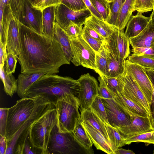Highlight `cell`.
<instances>
[{
    "label": "cell",
    "mask_w": 154,
    "mask_h": 154,
    "mask_svg": "<svg viewBox=\"0 0 154 154\" xmlns=\"http://www.w3.org/2000/svg\"><path fill=\"white\" fill-rule=\"evenodd\" d=\"M20 73L56 74L69 64L61 46L54 38L39 33L20 22Z\"/></svg>",
    "instance_id": "obj_1"
},
{
    "label": "cell",
    "mask_w": 154,
    "mask_h": 154,
    "mask_svg": "<svg viewBox=\"0 0 154 154\" xmlns=\"http://www.w3.org/2000/svg\"><path fill=\"white\" fill-rule=\"evenodd\" d=\"M79 91L80 85L77 80L47 74L28 88L24 97L41 96L55 105L58 100L64 94H72L77 97Z\"/></svg>",
    "instance_id": "obj_2"
},
{
    "label": "cell",
    "mask_w": 154,
    "mask_h": 154,
    "mask_svg": "<svg viewBox=\"0 0 154 154\" xmlns=\"http://www.w3.org/2000/svg\"><path fill=\"white\" fill-rule=\"evenodd\" d=\"M53 104L41 96L24 97L17 100L14 105L8 108L5 135L7 142L11 140L22 124L29 117Z\"/></svg>",
    "instance_id": "obj_3"
},
{
    "label": "cell",
    "mask_w": 154,
    "mask_h": 154,
    "mask_svg": "<svg viewBox=\"0 0 154 154\" xmlns=\"http://www.w3.org/2000/svg\"><path fill=\"white\" fill-rule=\"evenodd\" d=\"M55 106L59 131L63 133L72 132L77 120L81 117L77 97L72 94H64L58 100Z\"/></svg>",
    "instance_id": "obj_4"
},
{
    "label": "cell",
    "mask_w": 154,
    "mask_h": 154,
    "mask_svg": "<svg viewBox=\"0 0 154 154\" xmlns=\"http://www.w3.org/2000/svg\"><path fill=\"white\" fill-rule=\"evenodd\" d=\"M47 154H92L93 150L82 147L75 140L72 132H59L57 124L53 128L47 145Z\"/></svg>",
    "instance_id": "obj_5"
},
{
    "label": "cell",
    "mask_w": 154,
    "mask_h": 154,
    "mask_svg": "<svg viewBox=\"0 0 154 154\" xmlns=\"http://www.w3.org/2000/svg\"><path fill=\"white\" fill-rule=\"evenodd\" d=\"M57 122L55 108L41 117L31 127L29 132L31 140L35 147L42 150L43 154H47V147L51 132Z\"/></svg>",
    "instance_id": "obj_6"
},
{
    "label": "cell",
    "mask_w": 154,
    "mask_h": 154,
    "mask_svg": "<svg viewBox=\"0 0 154 154\" xmlns=\"http://www.w3.org/2000/svg\"><path fill=\"white\" fill-rule=\"evenodd\" d=\"M54 108L53 105L47 107L33 114L25 121L11 140L7 142L5 154H22L25 142L32 125L43 115Z\"/></svg>",
    "instance_id": "obj_7"
},
{
    "label": "cell",
    "mask_w": 154,
    "mask_h": 154,
    "mask_svg": "<svg viewBox=\"0 0 154 154\" xmlns=\"http://www.w3.org/2000/svg\"><path fill=\"white\" fill-rule=\"evenodd\" d=\"M72 54L71 61L75 66L95 69L96 54L81 35L69 38Z\"/></svg>",
    "instance_id": "obj_8"
},
{
    "label": "cell",
    "mask_w": 154,
    "mask_h": 154,
    "mask_svg": "<svg viewBox=\"0 0 154 154\" xmlns=\"http://www.w3.org/2000/svg\"><path fill=\"white\" fill-rule=\"evenodd\" d=\"M80 91L77 97L81 112L89 109L98 95V82L89 73L82 75L78 79Z\"/></svg>",
    "instance_id": "obj_9"
},
{
    "label": "cell",
    "mask_w": 154,
    "mask_h": 154,
    "mask_svg": "<svg viewBox=\"0 0 154 154\" xmlns=\"http://www.w3.org/2000/svg\"><path fill=\"white\" fill-rule=\"evenodd\" d=\"M55 22L65 30L71 22L82 26L87 18L92 15L88 9L75 11L62 4L55 6Z\"/></svg>",
    "instance_id": "obj_10"
},
{
    "label": "cell",
    "mask_w": 154,
    "mask_h": 154,
    "mask_svg": "<svg viewBox=\"0 0 154 154\" xmlns=\"http://www.w3.org/2000/svg\"><path fill=\"white\" fill-rule=\"evenodd\" d=\"M124 29L116 28L104 41L107 48L118 60H126L130 53V40Z\"/></svg>",
    "instance_id": "obj_11"
},
{
    "label": "cell",
    "mask_w": 154,
    "mask_h": 154,
    "mask_svg": "<svg viewBox=\"0 0 154 154\" xmlns=\"http://www.w3.org/2000/svg\"><path fill=\"white\" fill-rule=\"evenodd\" d=\"M102 100L110 125L116 128L128 125L131 123L132 116L118 103L114 98H102Z\"/></svg>",
    "instance_id": "obj_12"
},
{
    "label": "cell",
    "mask_w": 154,
    "mask_h": 154,
    "mask_svg": "<svg viewBox=\"0 0 154 154\" xmlns=\"http://www.w3.org/2000/svg\"><path fill=\"white\" fill-rule=\"evenodd\" d=\"M125 71L136 81L150 106L153 90L145 69L137 64L129 62L127 60L125 61Z\"/></svg>",
    "instance_id": "obj_13"
},
{
    "label": "cell",
    "mask_w": 154,
    "mask_h": 154,
    "mask_svg": "<svg viewBox=\"0 0 154 154\" xmlns=\"http://www.w3.org/2000/svg\"><path fill=\"white\" fill-rule=\"evenodd\" d=\"M121 77L124 84L122 94L145 109L149 116V105L136 81L125 71Z\"/></svg>",
    "instance_id": "obj_14"
},
{
    "label": "cell",
    "mask_w": 154,
    "mask_h": 154,
    "mask_svg": "<svg viewBox=\"0 0 154 154\" xmlns=\"http://www.w3.org/2000/svg\"><path fill=\"white\" fill-rule=\"evenodd\" d=\"M124 139L143 133L154 131L149 117L132 116L131 123L129 125L116 128Z\"/></svg>",
    "instance_id": "obj_15"
},
{
    "label": "cell",
    "mask_w": 154,
    "mask_h": 154,
    "mask_svg": "<svg viewBox=\"0 0 154 154\" xmlns=\"http://www.w3.org/2000/svg\"><path fill=\"white\" fill-rule=\"evenodd\" d=\"M22 24L41 34L42 32V12L32 7L29 0H24Z\"/></svg>",
    "instance_id": "obj_16"
},
{
    "label": "cell",
    "mask_w": 154,
    "mask_h": 154,
    "mask_svg": "<svg viewBox=\"0 0 154 154\" xmlns=\"http://www.w3.org/2000/svg\"><path fill=\"white\" fill-rule=\"evenodd\" d=\"M81 122L97 149L108 154H116L118 148L112 142L105 138L88 122L83 121L81 119Z\"/></svg>",
    "instance_id": "obj_17"
},
{
    "label": "cell",
    "mask_w": 154,
    "mask_h": 154,
    "mask_svg": "<svg viewBox=\"0 0 154 154\" xmlns=\"http://www.w3.org/2000/svg\"><path fill=\"white\" fill-rule=\"evenodd\" d=\"M150 20V17L145 16L137 12L135 15H132L128 20L126 26L125 35L129 39L136 36L146 28Z\"/></svg>",
    "instance_id": "obj_18"
},
{
    "label": "cell",
    "mask_w": 154,
    "mask_h": 154,
    "mask_svg": "<svg viewBox=\"0 0 154 154\" xmlns=\"http://www.w3.org/2000/svg\"><path fill=\"white\" fill-rule=\"evenodd\" d=\"M7 52H13L18 56L20 53V22L14 17L11 20L6 42Z\"/></svg>",
    "instance_id": "obj_19"
},
{
    "label": "cell",
    "mask_w": 154,
    "mask_h": 154,
    "mask_svg": "<svg viewBox=\"0 0 154 154\" xmlns=\"http://www.w3.org/2000/svg\"><path fill=\"white\" fill-rule=\"evenodd\" d=\"M129 40L132 48L148 47L154 45V24L150 20L146 28L138 35Z\"/></svg>",
    "instance_id": "obj_20"
},
{
    "label": "cell",
    "mask_w": 154,
    "mask_h": 154,
    "mask_svg": "<svg viewBox=\"0 0 154 154\" xmlns=\"http://www.w3.org/2000/svg\"><path fill=\"white\" fill-rule=\"evenodd\" d=\"M114 99L131 116H149V114L145 109L126 97L122 92L116 95Z\"/></svg>",
    "instance_id": "obj_21"
},
{
    "label": "cell",
    "mask_w": 154,
    "mask_h": 154,
    "mask_svg": "<svg viewBox=\"0 0 154 154\" xmlns=\"http://www.w3.org/2000/svg\"><path fill=\"white\" fill-rule=\"evenodd\" d=\"M45 72L22 73L19 74L17 79V93L21 98H24L26 90L42 75Z\"/></svg>",
    "instance_id": "obj_22"
},
{
    "label": "cell",
    "mask_w": 154,
    "mask_h": 154,
    "mask_svg": "<svg viewBox=\"0 0 154 154\" xmlns=\"http://www.w3.org/2000/svg\"><path fill=\"white\" fill-rule=\"evenodd\" d=\"M84 25L93 29L105 38L110 35L116 28L114 26L92 15L87 18Z\"/></svg>",
    "instance_id": "obj_23"
},
{
    "label": "cell",
    "mask_w": 154,
    "mask_h": 154,
    "mask_svg": "<svg viewBox=\"0 0 154 154\" xmlns=\"http://www.w3.org/2000/svg\"><path fill=\"white\" fill-rule=\"evenodd\" d=\"M106 46L108 67L105 75L109 77H116L123 75L125 72V60L117 59L108 50L106 45Z\"/></svg>",
    "instance_id": "obj_24"
},
{
    "label": "cell",
    "mask_w": 154,
    "mask_h": 154,
    "mask_svg": "<svg viewBox=\"0 0 154 154\" xmlns=\"http://www.w3.org/2000/svg\"><path fill=\"white\" fill-rule=\"evenodd\" d=\"M42 12V33L53 38L55 23V6L47 8L44 9Z\"/></svg>",
    "instance_id": "obj_25"
},
{
    "label": "cell",
    "mask_w": 154,
    "mask_h": 154,
    "mask_svg": "<svg viewBox=\"0 0 154 154\" xmlns=\"http://www.w3.org/2000/svg\"><path fill=\"white\" fill-rule=\"evenodd\" d=\"M54 38L60 44L66 59L70 63L72 57V54L69 38L65 31L56 22L55 24Z\"/></svg>",
    "instance_id": "obj_26"
},
{
    "label": "cell",
    "mask_w": 154,
    "mask_h": 154,
    "mask_svg": "<svg viewBox=\"0 0 154 154\" xmlns=\"http://www.w3.org/2000/svg\"><path fill=\"white\" fill-rule=\"evenodd\" d=\"M135 0H125L123 3L115 23V27L120 30L124 29L134 11V5Z\"/></svg>",
    "instance_id": "obj_27"
},
{
    "label": "cell",
    "mask_w": 154,
    "mask_h": 154,
    "mask_svg": "<svg viewBox=\"0 0 154 154\" xmlns=\"http://www.w3.org/2000/svg\"><path fill=\"white\" fill-rule=\"evenodd\" d=\"M72 133L75 140L82 147L87 150H93L91 147L93 143L81 123V117L77 120Z\"/></svg>",
    "instance_id": "obj_28"
},
{
    "label": "cell",
    "mask_w": 154,
    "mask_h": 154,
    "mask_svg": "<svg viewBox=\"0 0 154 154\" xmlns=\"http://www.w3.org/2000/svg\"><path fill=\"white\" fill-rule=\"evenodd\" d=\"M81 119L82 121L89 123L105 138L109 140L105 124L94 112L91 107L81 112Z\"/></svg>",
    "instance_id": "obj_29"
},
{
    "label": "cell",
    "mask_w": 154,
    "mask_h": 154,
    "mask_svg": "<svg viewBox=\"0 0 154 154\" xmlns=\"http://www.w3.org/2000/svg\"><path fill=\"white\" fill-rule=\"evenodd\" d=\"M9 5L5 6L2 17L0 18V41L6 46L7 35L11 20L14 18Z\"/></svg>",
    "instance_id": "obj_30"
},
{
    "label": "cell",
    "mask_w": 154,
    "mask_h": 154,
    "mask_svg": "<svg viewBox=\"0 0 154 154\" xmlns=\"http://www.w3.org/2000/svg\"><path fill=\"white\" fill-rule=\"evenodd\" d=\"M1 79L4 85V89L6 94L12 97L14 94L17 93V79L12 74H8L5 66L0 67Z\"/></svg>",
    "instance_id": "obj_31"
},
{
    "label": "cell",
    "mask_w": 154,
    "mask_h": 154,
    "mask_svg": "<svg viewBox=\"0 0 154 154\" xmlns=\"http://www.w3.org/2000/svg\"><path fill=\"white\" fill-rule=\"evenodd\" d=\"M108 67L106 49L104 42L96 53L94 70L100 76L105 75Z\"/></svg>",
    "instance_id": "obj_32"
},
{
    "label": "cell",
    "mask_w": 154,
    "mask_h": 154,
    "mask_svg": "<svg viewBox=\"0 0 154 154\" xmlns=\"http://www.w3.org/2000/svg\"><path fill=\"white\" fill-rule=\"evenodd\" d=\"M121 75L116 77H109L105 75L100 76L104 81L108 89L115 96L122 92L123 89L124 84Z\"/></svg>",
    "instance_id": "obj_33"
},
{
    "label": "cell",
    "mask_w": 154,
    "mask_h": 154,
    "mask_svg": "<svg viewBox=\"0 0 154 154\" xmlns=\"http://www.w3.org/2000/svg\"><path fill=\"white\" fill-rule=\"evenodd\" d=\"M93 6L101 15L103 20L109 23L111 17L110 3L107 0H90Z\"/></svg>",
    "instance_id": "obj_34"
},
{
    "label": "cell",
    "mask_w": 154,
    "mask_h": 154,
    "mask_svg": "<svg viewBox=\"0 0 154 154\" xmlns=\"http://www.w3.org/2000/svg\"><path fill=\"white\" fill-rule=\"evenodd\" d=\"M90 107L94 112L105 125H109L107 120L105 108L101 98L97 96Z\"/></svg>",
    "instance_id": "obj_35"
},
{
    "label": "cell",
    "mask_w": 154,
    "mask_h": 154,
    "mask_svg": "<svg viewBox=\"0 0 154 154\" xmlns=\"http://www.w3.org/2000/svg\"><path fill=\"white\" fill-rule=\"evenodd\" d=\"M127 60L145 69L154 70V58L131 54L128 57Z\"/></svg>",
    "instance_id": "obj_36"
},
{
    "label": "cell",
    "mask_w": 154,
    "mask_h": 154,
    "mask_svg": "<svg viewBox=\"0 0 154 154\" xmlns=\"http://www.w3.org/2000/svg\"><path fill=\"white\" fill-rule=\"evenodd\" d=\"M125 145L135 142H143L154 144V131L134 135L124 139Z\"/></svg>",
    "instance_id": "obj_37"
},
{
    "label": "cell",
    "mask_w": 154,
    "mask_h": 154,
    "mask_svg": "<svg viewBox=\"0 0 154 154\" xmlns=\"http://www.w3.org/2000/svg\"><path fill=\"white\" fill-rule=\"evenodd\" d=\"M109 140L117 148L125 145L122 137L116 128L109 125H105Z\"/></svg>",
    "instance_id": "obj_38"
},
{
    "label": "cell",
    "mask_w": 154,
    "mask_h": 154,
    "mask_svg": "<svg viewBox=\"0 0 154 154\" xmlns=\"http://www.w3.org/2000/svg\"><path fill=\"white\" fill-rule=\"evenodd\" d=\"M24 0H10L9 5L14 17L21 23L23 18Z\"/></svg>",
    "instance_id": "obj_39"
},
{
    "label": "cell",
    "mask_w": 154,
    "mask_h": 154,
    "mask_svg": "<svg viewBox=\"0 0 154 154\" xmlns=\"http://www.w3.org/2000/svg\"><path fill=\"white\" fill-rule=\"evenodd\" d=\"M154 0H135L134 9L135 11L142 14L153 10Z\"/></svg>",
    "instance_id": "obj_40"
},
{
    "label": "cell",
    "mask_w": 154,
    "mask_h": 154,
    "mask_svg": "<svg viewBox=\"0 0 154 154\" xmlns=\"http://www.w3.org/2000/svg\"><path fill=\"white\" fill-rule=\"evenodd\" d=\"M18 56L13 52H7L5 62V69L8 74L15 72Z\"/></svg>",
    "instance_id": "obj_41"
},
{
    "label": "cell",
    "mask_w": 154,
    "mask_h": 154,
    "mask_svg": "<svg viewBox=\"0 0 154 154\" xmlns=\"http://www.w3.org/2000/svg\"><path fill=\"white\" fill-rule=\"evenodd\" d=\"M145 70L151 82L153 90L150 105V115L149 117L151 125L154 128V70L146 69Z\"/></svg>",
    "instance_id": "obj_42"
},
{
    "label": "cell",
    "mask_w": 154,
    "mask_h": 154,
    "mask_svg": "<svg viewBox=\"0 0 154 154\" xmlns=\"http://www.w3.org/2000/svg\"><path fill=\"white\" fill-rule=\"evenodd\" d=\"M100 84L98 85L97 96L102 98L113 99L115 96L109 90L102 78L99 75L98 78Z\"/></svg>",
    "instance_id": "obj_43"
},
{
    "label": "cell",
    "mask_w": 154,
    "mask_h": 154,
    "mask_svg": "<svg viewBox=\"0 0 154 154\" xmlns=\"http://www.w3.org/2000/svg\"><path fill=\"white\" fill-rule=\"evenodd\" d=\"M61 4L75 11L87 8L82 0H61Z\"/></svg>",
    "instance_id": "obj_44"
},
{
    "label": "cell",
    "mask_w": 154,
    "mask_h": 154,
    "mask_svg": "<svg viewBox=\"0 0 154 154\" xmlns=\"http://www.w3.org/2000/svg\"><path fill=\"white\" fill-rule=\"evenodd\" d=\"M123 3L122 0H115L112 3L111 6V17L108 23L115 26Z\"/></svg>",
    "instance_id": "obj_45"
},
{
    "label": "cell",
    "mask_w": 154,
    "mask_h": 154,
    "mask_svg": "<svg viewBox=\"0 0 154 154\" xmlns=\"http://www.w3.org/2000/svg\"><path fill=\"white\" fill-rule=\"evenodd\" d=\"M132 54L154 58V45L146 47H135L133 48Z\"/></svg>",
    "instance_id": "obj_46"
},
{
    "label": "cell",
    "mask_w": 154,
    "mask_h": 154,
    "mask_svg": "<svg viewBox=\"0 0 154 154\" xmlns=\"http://www.w3.org/2000/svg\"><path fill=\"white\" fill-rule=\"evenodd\" d=\"M43 154L42 150L35 147L30 139L29 134L27 136L25 142L22 154Z\"/></svg>",
    "instance_id": "obj_47"
},
{
    "label": "cell",
    "mask_w": 154,
    "mask_h": 154,
    "mask_svg": "<svg viewBox=\"0 0 154 154\" xmlns=\"http://www.w3.org/2000/svg\"><path fill=\"white\" fill-rule=\"evenodd\" d=\"M83 29L82 26L71 22L65 31L69 38H75L82 35Z\"/></svg>",
    "instance_id": "obj_48"
},
{
    "label": "cell",
    "mask_w": 154,
    "mask_h": 154,
    "mask_svg": "<svg viewBox=\"0 0 154 154\" xmlns=\"http://www.w3.org/2000/svg\"><path fill=\"white\" fill-rule=\"evenodd\" d=\"M81 35L84 40L94 51L96 54L97 53L101 47L102 43L91 37L83 30Z\"/></svg>",
    "instance_id": "obj_49"
},
{
    "label": "cell",
    "mask_w": 154,
    "mask_h": 154,
    "mask_svg": "<svg viewBox=\"0 0 154 154\" xmlns=\"http://www.w3.org/2000/svg\"><path fill=\"white\" fill-rule=\"evenodd\" d=\"M8 108L0 109V135L5 137Z\"/></svg>",
    "instance_id": "obj_50"
},
{
    "label": "cell",
    "mask_w": 154,
    "mask_h": 154,
    "mask_svg": "<svg viewBox=\"0 0 154 154\" xmlns=\"http://www.w3.org/2000/svg\"><path fill=\"white\" fill-rule=\"evenodd\" d=\"M61 3V0H41L38 3L32 6L42 11L47 8L56 6Z\"/></svg>",
    "instance_id": "obj_51"
},
{
    "label": "cell",
    "mask_w": 154,
    "mask_h": 154,
    "mask_svg": "<svg viewBox=\"0 0 154 154\" xmlns=\"http://www.w3.org/2000/svg\"><path fill=\"white\" fill-rule=\"evenodd\" d=\"M83 30L88 33L91 37L103 43L105 40V38L102 37L93 29L85 25H84Z\"/></svg>",
    "instance_id": "obj_52"
},
{
    "label": "cell",
    "mask_w": 154,
    "mask_h": 154,
    "mask_svg": "<svg viewBox=\"0 0 154 154\" xmlns=\"http://www.w3.org/2000/svg\"><path fill=\"white\" fill-rule=\"evenodd\" d=\"M82 0L92 15L100 20H103L101 15L94 8L90 0Z\"/></svg>",
    "instance_id": "obj_53"
},
{
    "label": "cell",
    "mask_w": 154,
    "mask_h": 154,
    "mask_svg": "<svg viewBox=\"0 0 154 154\" xmlns=\"http://www.w3.org/2000/svg\"><path fill=\"white\" fill-rule=\"evenodd\" d=\"M6 46H4L0 41V67H4L5 64L7 55Z\"/></svg>",
    "instance_id": "obj_54"
},
{
    "label": "cell",
    "mask_w": 154,
    "mask_h": 154,
    "mask_svg": "<svg viewBox=\"0 0 154 154\" xmlns=\"http://www.w3.org/2000/svg\"><path fill=\"white\" fill-rule=\"evenodd\" d=\"M7 141L5 137L0 135V154H5Z\"/></svg>",
    "instance_id": "obj_55"
},
{
    "label": "cell",
    "mask_w": 154,
    "mask_h": 154,
    "mask_svg": "<svg viewBox=\"0 0 154 154\" xmlns=\"http://www.w3.org/2000/svg\"><path fill=\"white\" fill-rule=\"evenodd\" d=\"M116 154H134V152L130 150H127L122 148H118L116 152Z\"/></svg>",
    "instance_id": "obj_56"
},
{
    "label": "cell",
    "mask_w": 154,
    "mask_h": 154,
    "mask_svg": "<svg viewBox=\"0 0 154 154\" xmlns=\"http://www.w3.org/2000/svg\"><path fill=\"white\" fill-rule=\"evenodd\" d=\"M10 0H0V2L2 3L4 6L9 5Z\"/></svg>",
    "instance_id": "obj_57"
},
{
    "label": "cell",
    "mask_w": 154,
    "mask_h": 154,
    "mask_svg": "<svg viewBox=\"0 0 154 154\" xmlns=\"http://www.w3.org/2000/svg\"><path fill=\"white\" fill-rule=\"evenodd\" d=\"M149 17L150 18V20L152 23L154 24V13L151 14Z\"/></svg>",
    "instance_id": "obj_58"
},
{
    "label": "cell",
    "mask_w": 154,
    "mask_h": 154,
    "mask_svg": "<svg viewBox=\"0 0 154 154\" xmlns=\"http://www.w3.org/2000/svg\"><path fill=\"white\" fill-rule=\"evenodd\" d=\"M32 5H34L35 4L36 0H29Z\"/></svg>",
    "instance_id": "obj_59"
},
{
    "label": "cell",
    "mask_w": 154,
    "mask_h": 154,
    "mask_svg": "<svg viewBox=\"0 0 154 154\" xmlns=\"http://www.w3.org/2000/svg\"><path fill=\"white\" fill-rule=\"evenodd\" d=\"M109 3H111L113 2L115 0H107Z\"/></svg>",
    "instance_id": "obj_60"
},
{
    "label": "cell",
    "mask_w": 154,
    "mask_h": 154,
    "mask_svg": "<svg viewBox=\"0 0 154 154\" xmlns=\"http://www.w3.org/2000/svg\"><path fill=\"white\" fill-rule=\"evenodd\" d=\"M41 0H36V3H35V4H37Z\"/></svg>",
    "instance_id": "obj_61"
},
{
    "label": "cell",
    "mask_w": 154,
    "mask_h": 154,
    "mask_svg": "<svg viewBox=\"0 0 154 154\" xmlns=\"http://www.w3.org/2000/svg\"><path fill=\"white\" fill-rule=\"evenodd\" d=\"M153 13H154V7L153 9V10L152 11V12L151 14H153Z\"/></svg>",
    "instance_id": "obj_62"
},
{
    "label": "cell",
    "mask_w": 154,
    "mask_h": 154,
    "mask_svg": "<svg viewBox=\"0 0 154 154\" xmlns=\"http://www.w3.org/2000/svg\"><path fill=\"white\" fill-rule=\"evenodd\" d=\"M125 0H122L123 2Z\"/></svg>",
    "instance_id": "obj_63"
},
{
    "label": "cell",
    "mask_w": 154,
    "mask_h": 154,
    "mask_svg": "<svg viewBox=\"0 0 154 154\" xmlns=\"http://www.w3.org/2000/svg\"><path fill=\"white\" fill-rule=\"evenodd\" d=\"M153 153L154 154V150L153 151Z\"/></svg>",
    "instance_id": "obj_64"
}]
</instances>
